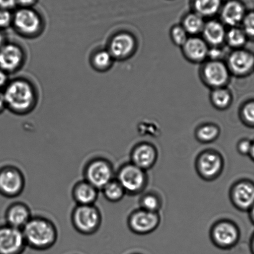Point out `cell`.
<instances>
[{
    "label": "cell",
    "instance_id": "obj_1",
    "mask_svg": "<svg viewBox=\"0 0 254 254\" xmlns=\"http://www.w3.org/2000/svg\"><path fill=\"white\" fill-rule=\"evenodd\" d=\"M27 247L36 251H46L58 241L59 231L54 221L42 215H33L22 229Z\"/></svg>",
    "mask_w": 254,
    "mask_h": 254
},
{
    "label": "cell",
    "instance_id": "obj_2",
    "mask_svg": "<svg viewBox=\"0 0 254 254\" xmlns=\"http://www.w3.org/2000/svg\"><path fill=\"white\" fill-rule=\"evenodd\" d=\"M5 104L10 110L18 114L28 113L35 104L33 87L24 79H16L7 85L3 93Z\"/></svg>",
    "mask_w": 254,
    "mask_h": 254
},
{
    "label": "cell",
    "instance_id": "obj_3",
    "mask_svg": "<svg viewBox=\"0 0 254 254\" xmlns=\"http://www.w3.org/2000/svg\"><path fill=\"white\" fill-rule=\"evenodd\" d=\"M71 221L77 233L84 236H92L100 229L103 215L96 205H76L72 210Z\"/></svg>",
    "mask_w": 254,
    "mask_h": 254
},
{
    "label": "cell",
    "instance_id": "obj_4",
    "mask_svg": "<svg viewBox=\"0 0 254 254\" xmlns=\"http://www.w3.org/2000/svg\"><path fill=\"white\" fill-rule=\"evenodd\" d=\"M84 179L100 191L107 184L115 178L113 163L103 156L93 157L86 162L83 168Z\"/></svg>",
    "mask_w": 254,
    "mask_h": 254
},
{
    "label": "cell",
    "instance_id": "obj_5",
    "mask_svg": "<svg viewBox=\"0 0 254 254\" xmlns=\"http://www.w3.org/2000/svg\"><path fill=\"white\" fill-rule=\"evenodd\" d=\"M26 184V177L19 167L10 164L0 167V195L6 198L19 197Z\"/></svg>",
    "mask_w": 254,
    "mask_h": 254
},
{
    "label": "cell",
    "instance_id": "obj_6",
    "mask_svg": "<svg viewBox=\"0 0 254 254\" xmlns=\"http://www.w3.org/2000/svg\"><path fill=\"white\" fill-rule=\"evenodd\" d=\"M115 178L128 195H135L141 193L148 184L146 171L131 162L119 167L116 171Z\"/></svg>",
    "mask_w": 254,
    "mask_h": 254
},
{
    "label": "cell",
    "instance_id": "obj_7",
    "mask_svg": "<svg viewBox=\"0 0 254 254\" xmlns=\"http://www.w3.org/2000/svg\"><path fill=\"white\" fill-rule=\"evenodd\" d=\"M240 230L235 223L230 220L218 221L211 230V241L221 250H230L240 240Z\"/></svg>",
    "mask_w": 254,
    "mask_h": 254
},
{
    "label": "cell",
    "instance_id": "obj_8",
    "mask_svg": "<svg viewBox=\"0 0 254 254\" xmlns=\"http://www.w3.org/2000/svg\"><path fill=\"white\" fill-rule=\"evenodd\" d=\"M27 248L21 229L0 224V254H22Z\"/></svg>",
    "mask_w": 254,
    "mask_h": 254
},
{
    "label": "cell",
    "instance_id": "obj_9",
    "mask_svg": "<svg viewBox=\"0 0 254 254\" xmlns=\"http://www.w3.org/2000/svg\"><path fill=\"white\" fill-rule=\"evenodd\" d=\"M12 25L22 36L34 37L42 29V22L38 14L30 7H21L17 10L12 17Z\"/></svg>",
    "mask_w": 254,
    "mask_h": 254
},
{
    "label": "cell",
    "instance_id": "obj_10",
    "mask_svg": "<svg viewBox=\"0 0 254 254\" xmlns=\"http://www.w3.org/2000/svg\"><path fill=\"white\" fill-rule=\"evenodd\" d=\"M196 168L199 175L204 180H215L223 171V159L217 151H204L199 154L196 159Z\"/></svg>",
    "mask_w": 254,
    "mask_h": 254
},
{
    "label": "cell",
    "instance_id": "obj_11",
    "mask_svg": "<svg viewBox=\"0 0 254 254\" xmlns=\"http://www.w3.org/2000/svg\"><path fill=\"white\" fill-rule=\"evenodd\" d=\"M160 223L161 216L158 212H151L141 208L132 212L128 219L129 230L139 235L153 233Z\"/></svg>",
    "mask_w": 254,
    "mask_h": 254
},
{
    "label": "cell",
    "instance_id": "obj_12",
    "mask_svg": "<svg viewBox=\"0 0 254 254\" xmlns=\"http://www.w3.org/2000/svg\"><path fill=\"white\" fill-rule=\"evenodd\" d=\"M230 198L239 210H250L254 205V184L246 180L238 181L231 189Z\"/></svg>",
    "mask_w": 254,
    "mask_h": 254
},
{
    "label": "cell",
    "instance_id": "obj_13",
    "mask_svg": "<svg viewBox=\"0 0 254 254\" xmlns=\"http://www.w3.org/2000/svg\"><path fill=\"white\" fill-rule=\"evenodd\" d=\"M227 65L220 61H211L204 66L202 74L206 84L214 89L223 88L230 78Z\"/></svg>",
    "mask_w": 254,
    "mask_h": 254
},
{
    "label": "cell",
    "instance_id": "obj_14",
    "mask_svg": "<svg viewBox=\"0 0 254 254\" xmlns=\"http://www.w3.org/2000/svg\"><path fill=\"white\" fill-rule=\"evenodd\" d=\"M32 216L31 209L26 203L14 201L10 203L5 210L4 223L22 230Z\"/></svg>",
    "mask_w": 254,
    "mask_h": 254
},
{
    "label": "cell",
    "instance_id": "obj_15",
    "mask_svg": "<svg viewBox=\"0 0 254 254\" xmlns=\"http://www.w3.org/2000/svg\"><path fill=\"white\" fill-rule=\"evenodd\" d=\"M156 147L149 143L136 144L131 153V163L144 171L153 168L158 159Z\"/></svg>",
    "mask_w": 254,
    "mask_h": 254
},
{
    "label": "cell",
    "instance_id": "obj_16",
    "mask_svg": "<svg viewBox=\"0 0 254 254\" xmlns=\"http://www.w3.org/2000/svg\"><path fill=\"white\" fill-rule=\"evenodd\" d=\"M22 50L16 44H4L0 49V68L9 73L16 71L24 62Z\"/></svg>",
    "mask_w": 254,
    "mask_h": 254
},
{
    "label": "cell",
    "instance_id": "obj_17",
    "mask_svg": "<svg viewBox=\"0 0 254 254\" xmlns=\"http://www.w3.org/2000/svg\"><path fill=\"white\" fill-rule=\"evenodd\" d=\"M99 191L88 181L82 179L72 187L71 196L76 205H96Z\"/></svg>",
    "mask_w": 254,
    "mask_h": 254
},
{
    "label": "cell",
    "instance_id": "obj_18",
    "mask_svg": "<svg viewBox=\"0 0 254 254\" xmlns=\"http://www.w3.org/2000/svg\"><path fill=\"white\" fill-rule=\"evenodd\" d=\"M135 47L134 37L126 32H121L112 37L108 50L114 59L122 60L133 54Z\"/></svg>",
    "mask_w": 254,
    "mask_h": 254
},
{
    "label": "cell",
    "instance_id": "obj_19",
    "mask_svg": "<svg viewBox=\"0 0 254 254\" xmlns=\"http://www.w3.org/2000/svg\"><path fill=\"white\" fill-rule=\"evenodd\" d=\"M227 66L236 75H245L254 68V57L250 52L238 49L229 57Z\"/></svg>",
    "mask_w": 254,
    "mask_h": 254
},
{
    "label": "cell",
    "instance_id": "obj_20",
    "mask_svg": "<svg viewBox=\"0 0 254 254\" xmlns=\"http://www.w3.org/2000/svg\"><path fill=\"white\" fill-rule=\"evenodd\" d=\"M221 18L224 23L236 27L242 22L246 16L245 7L238 0H230L221 7Z\"/></svg>",
    "mask_w": 254,
    "mask_h": 254
},
{
    "label": "cell",
    "instance_id": "obj_21",
    "mask_svg": "<svg viewBox=\"0 0 254 254\" xmlns=\"http://www.w3.org/2000/svg\"><path fill=\"white\" fill-rule=\"evenodd\" d=\"M185 56L193 62H203L208 57L209 48L205 40L197 37L188 38L182 46Z\"/></svg>",
    "mask_w": 254,
    "mask_h": 254
},
{
    "label": "cell",
    "instance_id": "obj_22",
    "mask_svg": "<svg viewBox=\"0 0 254 254\" xmlns=\"http://www.w3.org/2000/svg\"><path fill=\"white\" fill-rule=\"evenodd\" d=\"M203 38L206 43L213 47H219L226 40L225 27L217 21H210L205 24L202 31Z\"/></svg>",
    "mask_w": 254,
    "mask_h": 254
},
{
    "label": "cell",
    "instance_id": "obj_23",
    "mask_svg": "<svg viewBox=\"0 0 254 254\" xmlns=\"http://www.w3.org/2000/svg\"><path fill=\"white\" fill-rule=\"evenodd\" d=\"M222 5V0H193L195 12L203 17H211L217 14Z\"/></svg>",
    "mask_w": 254,
    "mask_h": 254
},
{
    "label": "cell",
    "instance_id": "obj_24",
    "mask_svg": "<svg viewBox=\"0 0 254 254\" xmlns=\"http://www.w3.org/2000/svg\"><path fill=\"white\" fill-rule=\"evenodd\" d=\"M100 191L104 199L111 203L119 202L126 195L125 190L116 178L107 184Z\"/></svg>",
    "mask_w": 254,
    "mask_h": 254
},
{
    "label": "cell",
    "instance_id": "obj_25",
    "mask_svg": "<svg viewBox=\"0 0 254 254\" xmlns=\"http://www.w3.org/2000/svg\"><path fill=\"white\" fill-rule=\"evenodd\" d=\"M205 24L203 17L195 12L186 15L182 27L188 34L196 35L202 32Z\"/></svg>",
    "mask_w": 254,
    "mask_h": 254
},
{
    "label": "cell",
    "instance_id": "obj_26",
    "mask_svg": "<svg viewBox=\"0 0 254 254\" xmlns=\"http://www.w3.org/2000/svg\"><path fill=\"white\" fill-rule=\"evenodd\" d=\"M114 58L108 50H100L92 57V65L99 71H105L113 64Z\"/></svg>",
    "mask_w": 254,
    "mask_h": 254
},
{
    "label": "cell",
    "instance_id": "obj_27",
    "mask_svg": "<svg viewBox=\"0 0 254 254\" xmlns=\"http://www.w3.org/2000/svg\"><path fill=\"white\" fill-rule=\"evenodd\" d=\"M220 135V129L213 124H205L199 127L196 131V138L201 143H211Z\"/></svg>",
    "mask_w": 254,
    "mask_h": 254
},
{
    "label": "cell",
    "instance_id": "obj_28",
    "mask_svg": "<svg viewBox=\"0 0 254 254\" xmlns=\"http://www.w3.org/2000/svg\"><path fill=\"white\" fill-rule=\"evenodd\" d=\"M211 101L216 108L224 109L227 108L232 101L230 92L223 87L214 89L211 95Z\"/></svg>",
    "mask_w": 254,
    "mask_h": 254
},
{
    "label": "cell",
    "instance_id": "obj_29",
    "mask_svg": "<svg viewBox=\"0 0 254 254\" xmlns=\"http://www.w3.org/2000/svg\"><path fill=\"white\" fill-rule=\"evenodd\" d=\"M247 38L243 29L237 27H231L230 31L226 32V41L229 46L233 48L239 49L243 47L247 41Z\"/></svg>",
    "mask_w": 254,
    "mask_h": 254
},
{
    "label": "cell",
    "instance_id": "obj_30",
    "mask_svg": "<svg viewBox=\"0 0 254 254\" xmlns=\"http://www.w3.org/2000/svg\"><path fill=\"white\" fill-rule=\"evenodd\" d=\"M140 206L144 210L151 212H158L161 207V199L155 193H146L140 199Z\"/></svg>",
    "mask_w": 254,
    "mask_h": 254
},
{
    "label": "cell",
    "instance_id": "obj_31",
    "mask_svg": "<svg viewBox=\"0 0 254 254\" xmlns=\"http://www.w3.org/2000/svg\"><path fill=\"white\" fill-rule=\"evenodd\" d=\"M171 38L176 46L182 47L188 39V33L182 26H174L171 30Z\"/></svg>",
    "mask_w": 254,
    "mask_h": 254
},
{
    "label": "cell",
    "instance_id": "obj_32",
    "mask_svg": "<svg viewBox=\"0 0 254 254\" xmlns=\"http://www.w3.org/2000/svg\"><path fill=\"white\" fill-rule=\"evenodd\" d=\"M242 117L246 124L254 126V101L250 102L244 106Z\"/></svg>",
    "mask_w": 254,
    "mask_h": 254
},
{
    "label": "cell",
    "instance_id": "obj_33",
    "mask_svg": "<svg viewBox=\"0 0 254 254\" xmlns=\"http://www.w3.org/2000/svg\"><path fill=\"white\" fill-rule=\"evenodd\" d=\"M243 31L248 37H254V12L246 14L243 21Z\"/></svg>",
    "mask_w": 254,
    "mask_h": 254
},
{
    "label": "cell",
    "instance_id": "obj_34",
    "mask_svg": "<svg viewBox=\"0 0 254 254\" xmlns=\"http://www.w3.org/2000/svg\"><path fill=\"white\" fill-rule=\"evenodd\" d=\"M12 15L9 10L0 9V29H5L12 24Z\"/></svg>",
    "mask_w": 254,
    "mask_h": 254
},
{
    "label": "cell",
    "instance_id": "obj_35",
    "mask_svg": "<svg viewBox=\"0 0 254 254\" xmlns=\"http://www.w3.org/2000/svg\"><path fill=\"white\" fill-rule=\"evenodd\" d=\"M253 142L248 139H243L238 144V150L242 155H250Z\"/></svg>",
    "mask_w": 254,
    "mask_h": 254
},
{
    "label": "cell",
    "instance_id": "obj_36",
    "mask_svg": "<svg viewBox=\"0 0 254 254\" xmlns=\"http://www.w3.org/2000/svg\"><path fill=\"white\" fill-rule=\"evenodd\" d=\"M223 56V52L218 47H213V48L209 49L208 57L211 61H220Z\"/></svg>",
    "mask_w": 254,
    "mask_h": 254
},
{
    "label": "cell",
    "instance_id": "obj_37",
    "mask_svg": "<svg viewBox=\"0 0 254 254\" xmlns=\"http://www.w3.org/2000/svg\"><path fill=\"white\" fill-rule=\"evenodd\" d=\"M17 4V0H0V9L10 10Z\"/></svg>",
    "mask_w": 254,
    "mask_h": 254
},
{
    "label": "cell",
    "instance_id": "obj_38",
    "mask_svg": "<svg viewBox=\"0 0 254 254\" xmlns=\"http://www.w3.org/2000/svg\"><path fill=\"white\" fill-rule=\"evenodd\" d=\"M7 82V75L6 72L0 68V89L6 86Z\"/></svg>",
    "mask_w": 254,
    "mask_h": 254
},
{
    "label": "cell",
    "instance_id": "obj_39",
    "mask_svg": "<svg viewBox=\"0 0 254 254\" xmlns=\"http://www.w3.org/2000/svg\"><path fill=\"white\" fill-rule=\"evenodd\" d=\"M36 1V0H17V4L21 5L22 7H29Z\"/></svg>",
    "mask_w": 254,
    "mask_h": 254
},
{
    "label": "cell",
    "instance_id": "obj_40",
    "mask_svg": "<svg viewBox=\"0 0 254 254\" xmlns=\"http://www.w3.org/2000/svg\"><path fill=\"white\" fill-rule=\"evenodd\" d=\"M5 107H6V104H5L3 93L0 91V114L3 111Z\"/></svg>",
    "mask_w": 254,
    "mask_h": 254
},
{
    "label": "cell",
    "instance_id": "obj_41",
    "mask_svg": "<svg viewBox=\"0 0 254 254\" xmlns=\"http://www.w3.org/2000/svg\"><path fill=\"white\" fill-rule=\"evenodd\" d=\"M4 38L3 36V34H2V32L0 31V49L1 48L2 46H4Z\"/></svg>",
    "mask_w": 254,
    "mask_h": 254
},
{
    "label": "cell",
    "instance_id": "obj_42",
    "mask_svg": "<svg viewBox=\"0 0 254 254\" xmlns=\"http://www.w3.org/2000/svg\"><path fill=\"white\" fill-rule=\"evenodd\" d=\"M249 156H250L251 158L254 161V141L253 142L252 147H251L250 155Z\"/></svg>",
    "mask_w": 254,
    "mask_h": 254
},
{
    "label": "cell",
    "instance_id": "obj_43",
    "mask_svg": "<svg viewBox=\"0 0 254 254\" xmlns=\"http://www.w3.org/2000/svg\"><path fill=\"white\" fill-rule=\"evenodd\" d=\"M251 251L253 254H254V235L251 241Z\"/></svg>",
    "mask_w": 254,
    "mask_h": 254
},
{
    "label": "cell",
    "instance_id": "obj_44",
    "mask_svg": "<svg viewBox=\"0 0 254 254\" xmlns=\"http://www.w3.org/2000/svg\"><path fill=\"white\" fill-rule=\"evenodd\" d=\"M250 211L251 218L252 219V220L254 223V205L252 206V208L250 209Z\"/></svg>",
    "mask_w": 254,
    "mask_h": 254
},
{
    "label": "cell",
    "instance_id": "obj_45",
    "mask_svg": "<svg viewBox=\"0 0 254 254\" xmlns=\"http://www.w3.org/2000/svg\"></svg>",
    "mask_w": 254,
    "mask_h": 254
}]
</instances>
